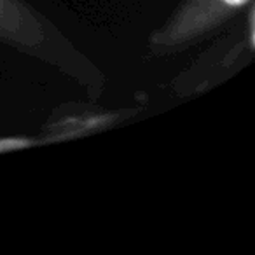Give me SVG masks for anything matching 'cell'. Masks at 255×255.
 <instances>
[{
  "instance_id": "3",
  "label": "cell",
  "mask_w": 255,
  "mask_h": 255,
  "mask_svg": "<svg viewBox=\"0 0 255 255\" xmlns=\"http://www.w3.org/2000/svg\"><path fill=\"white\" fill-rule=\"evenodd\" d=\"M255 9L254 4L245 11L243 23L224 37L215 47L208 51L205 56L199 58L187 72L180 75L175 82V89L180 95H191L206 89L222 79V75L241 67V61L250 60L255 51Z\"/></svg>"
},
{
  "instance_id": "1",
  "label": "cell",
  "mask_w": 255,
  "mask_h": 255,
  "mask_svg": "<svg viewBox=\"0 0 255 255\" xmlns=\"http://www.w3.org/2000/svg\"><path fill=\"white\" fill-rule=\"evenodd\" d=\"M0 44L60 72L89 98L105 91L102 68L28 0H0Z\"/></svg>"
},
{
  "instance_id": "2",
  "label": "cell",
  "mask_w": 255,
  "mask_h": 255,
  "mask_svg": "<svg viewBox=\"0 0 255 255\" xmlns=\"http://www.w3.org/2000/svg\"><path fill=\"white\" fill-rule=\"evenodd\" d=\"M254 0H184L173 14L150 33V56L177 54L203 40L245 14Z\"/></svg>"
},
{
  "instance_id": "4",
  "label": "cell",
  "mask_w": 255,
  "mask_h": 255,
  "mask_svg": "<svg viewBox=\"0 0 255 255\" xmlns=\"http://www.w3.org/2000/svg\"><path fill=\"white\" fill-rule=\"evenodd\" d=\"M119 117H123L121 112H88L75 117H63L37 136H0V154L81 138L93 131H102L105 128H110L117 123Z\"/></svg>"
}]
</instances>
